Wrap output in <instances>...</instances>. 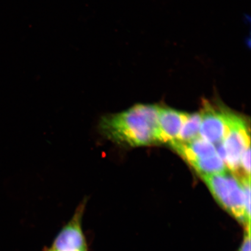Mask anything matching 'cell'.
I'll use <instances>...</instances> for the list:
<instances>
[{
	"instance_id": "1",
	"label": "cell",
	"mask_w": 251,
	"mask_h": 251,
	"mask_svg": "<svg viewBox=\"0 0 251 251\" xmlns=\"http://www.w3.org/2000/svg\"><path fill=\"white\" fill-rule=\"evenodd\" d=\"M159 106L137 104L117 114L100 118L98 130L106 140L124 147L165 143L158 122Z\"/></svg>"
},
{
	"instance_id": "4",
	"label": "cell",
	"mask_w": 251,
	"mask_h": 251,
	"mask_svg": "<svg viewBox=\"0 0 251 251\" xmlns=\"http://www.w3.org/2000/svg\"><path fill=\"white\" fill-rule=\"evenodd\" d=\"M87 200L86 197L78 206L73 217L56 236L51 251H87L81 222Z\"/></svg>"
},
{
	"instance_id": "7",
	"label": "cell",
	"mask_w": 251,
	"mask_h": 251,
	"mask_svg": "<svg viewBox=\"0 0 251 251\" xmlns=\"http://www.w3.org/2000/svg\"><path fill=\"white\" fill-rule=\"evenodd\" d=\"M188 115V114L186 112L159 106V126L165 143H169L172 141L177 140Z\"/></svg>"
},
{
	"instance_id": "9",
	"label": "cell",
	"mask_w": 251,
	"mask_h": 251,
	"mask_svg": "<svg viewBox=\"0 0 251 251\" xmlns=\"http://www.w3.org/2000/svg\"><path fill=\"white\" fill-rule=\"evenodd\" d=\"M201 118V112L188 114L176 140L180 142L186 143L199 137Z\"/></svg>"
},
{
	"instance_id": "6",
	"label": "cell",
	"mask_w": 251,
	"mask_h": 251,
	"mask_svg": "<svg viewBox=\"0 0 251 251\" xmlns=\"http://www.w3.org/2000/svg\"><path fill=\"white\" fill-rule=\"evenodd\" d=\"M169 144L188 163L217 154L215 146L200 137L189 142L174 140Z\"/></svg>"
},
{
	"instance_id": "3",
	"label": "cell",
	"mask_w": 251,
	"mask_h": 251,
	"mask_svg": "<svg viewBox=\"0 0 251 251\" xmlns=\"http://www.w3.org/2000/svg\"><path fill=\"white\" fill-rule=\"evenodd\" d=\"M222 144L225 151L226 165L231 172L240 168L244 150L250 146V137L246 122L233 112L228 111L227 130Z\"/></svg>"
},
{
	"instance_id": "8",
	"label": "cell",
	"mask_w": 251,
	"mask_h": 251,
	"mask_svg": "<svg viewBox=\"0 0 251 251\" xmlns=\"http://www.w3.org/2000/svg\"><path fill=\"white\" fill-rule=\"evenodd\" d=\"M189 164L200 175L221 174L227 172L226 165L218 153L208 158L196 160Z\"/></svg>"
},
{
	"instance_id": "10",
	"label": "cell",
	"mask_w": 251,
	"mask_h": 251,
	"mask_svg": "<svg viewBox=\"0 0 251 251\" xmlns=\"http://www.w3.org/2000/svg\"><path fill=\"white\" fill-rule=\"evenodd\" d=\"M251 147L244 150L240 159V168L245 173V176L251 177Z\"/></svg>"
},
{
	"instance_id": "12",
	"label": "cell",
	"mask_w": 251,
	"mask_h": 251,
	"mask_svg": "<svg viewBox=\"0 0 251 251\" xmlns=\"http://www.w3.org/2000/svg\"><path fill=\"white\" fill-rule=\"evenodd\" d=\"M51 251L49 250V251Z\"/></svg>"
},
{
	"instance_id": "5",
	"label": "cell",
	"mask_w": 251,
	"mask_h": 251,
	"mask_svg": "<svg viewBox=\"0 0 251 251\" xmlns=\"http://www.w3.org/2000/svg\"><path fill=\"white\" fill-rule=\"evenodd\" d=\"M201 113L200 137L215 146L221 143L227 130L228 111L205 102Z\"/></svg>"
},
{
	"instance_id": "2",
	"label": "cell",
	"mask_w": 251,
	"mask_h": 251,
	"mask_svg": "<svg viewBox=\"0 0 251 251\" xmlns=\"http://www.w3.org/2000/svg\"><path fill=\"white\" fill-rule=\"evenodd\" d=\"M201 177L220 205L246 227L251 226L250 186L243 190L241 180L227 172Z\"/></svg>"
},
{
	"instance_id": "11",
	"label": "cell",
	"mask_w": 251,
	"mask_h": 251,
	"mask_svg": "<svg viewBox=\"0 0 251 251\" xmlns=\"http://www.w3.org/2000/svg\"><path fill=\"white\" fill-rule=\"evenodd\" d=\"M238 251H251V226L246 227L243 242Z\"/></svg>"
}]
</instances>
